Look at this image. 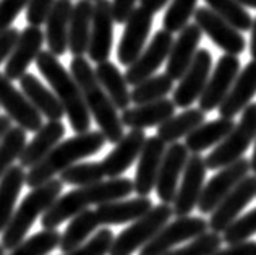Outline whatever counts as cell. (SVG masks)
<instances>
[{
    "label": "cell",
    "mask_w": 256,
    "mask_h": 255,
    "mask_svg": "<svg viewBox=\"0 0 256 255\" xmlns=\"http://www.w3.org/2000/svg\"><path fill=\"white\" fill-rule=\"evenodd\" d=\"M198 0H172L169 9L166 10V15L162 18V28L166 31L180 33L190 22V18L196 12Z\"/></svg>",
    "instance_id": "41"
},
{
    "label": "cell",
    "mask_w": 256,
    "mask_h": 255,
    "mask_svg": "<svg viewBox=\"0 0 256 255\" xmlns=\"http://www.w3.org/2000/svg\"><path fill=\"white\" fill-rule=\"evenodd\" d=\"M70 73L78 83L91 117H94L99 132L106 137L107 143H118L124 138V124L117 107L98 82L91 64L84 57H73L70 62Z\"/></svg>",
    "instance_id": "2"
},
{
    "label": "cell",
    "mask_w": 256,
    "mask_h": 255,
    "mask_svg": "<svg viewBox=\"0 0 256 255\" xmlns=\"http://www.w3.org/2000/svg\"><path fill=\"white\" fill-rule=\"evenodd\" d=\"M92 12L94 4L91 0H78L73 5L68 28V51L73 54V57H84V54H88Z\"/></svg>",
    "instance_id": "30"
},
{
    "label": "cell",
    "mask_w": 256,
    "mask_h": 255,
    "mask_svg": "<svg viewBox=\"0 0 256 255\" xmlns=\"http://www.w3.org/2000/svg\"><path fill=\"white\" fill-rule=\"evenodd\" d=\"M250 172V159L242 158L237 163L219 169L218 174L204 184L203 193H201L198 210L201 214H211L218 205L244 180Z\"/></svg>",
    "instance_id": "10"
},
{
    "label": "cell",
    "mask_w": 256,
    "mask_h": 255,
    "mask_svg": "<svg viewBox=\"0 0 256 255\" xmlns=\"http://www.w3.org/2000/svg\"><path fill=\"white\" fill-rule=\"evenodd\" d=\"M56 2L57 0H30L28 7H26V22H28V26L41 28L42 25H46L47 17L52 12Z\"/></svg>",
    "instance_id": "45"
},
{
    "label": "cell",
    "mask_w": 256,
    "mask_h": 255,
    "mask_svg": "<svg viewBox=\"0 0 256 255\" xmlns=\"http://www.w3.org/2000/svg\"><path fill=\"white\" fill-rule=\"evenodd\" d=\"M151 208H152V202L150 197L125 198V200H117V202L99 205L94 210V216H96L98 226L126 224L144 216Z\"/></svg>",
    "instance_id": "24"
},
{
    "label": "cell",
    "mask_w": 256,
    "mask_h": 255,
    "mask_svg": "<svg viewBox=\"0 0 256 255\" xmlns=\"http://www.w3.org/2000/svg\"><path fill=\"white\" fill-rule=\"evenodd\" d=\"M26 132L20 127H12L0 142V179L8 172L13 163L20 159L26 146Z\"/></svg>",
    "instance_id": "39"
},
{
    "label": "cell",
    "mask_w": 256,
    "mask_h": 255,
    "mask_svg": "<svg viewBox=\"0 0 256 255\" xmlns=\"http://www.w3.org/2000/svg\"><path fill=\"white\" fill-rule=\"evenodd\" d=\"M206 161L201 154H190L186 161L184 176H182L177 197L172 203L174 214L177 218L192 216V211L198 208L201 193L206 180Z\"/></svg>",
    "instance_id": "9"
},
{
    "label": "cell",
    "mask_w": 256,
    "mask_h": 255,
    "mask_svg": "<svg viewBox=\"0 0 256 255\" xmlns=\"http://www.w3.org/2000/svg\"><path fill=\"white\" fill-rule=\"evenodd\" d=\"M203 31L194 23L186 25L184 30L178 33V38L174 39L172 49L166 64V73L174 82L180 80L185 75V72L190 69L194 56L198 52V46L201 43Z\"/></svg>",
    "instance_id": "23"
},
{
    "label": "cell",
    "mask_w": 256,
    "mask_h": 255,
    "mask_svg": "<svg viewBox=\"0 0 256 255\" xmlns=\"http://www.w3.org/2000/svg\"><path fill=\"white\" fill-rule=\"evenodd\" d=\"M94 73L102 90L117 107V111H126L132 104V91L128 90L125 75L118 70V67L107 60V62L98 64Z\"/></svg>",
    "instance_id": "31"
},
{
    "label": "cell",
    "mask_w": 256,
    "mask_h": 255,
    "mask_svg": "<svg viewBox=\"0 0 256 255\" xmlns=\"http://www.w3.org/2000/svg\"><path fill=\"white\" fill-rule=\"evenodd\" d=\"M188 158H190V151L182 143H174L166 150L159 176H158L156 189H154L160 200V203H166V205L174 203Z\"/></svg>",
    "instance_id": "20"
},
{
    "label": "cell",
    "mask_w": 256,
    "mask_h": 255,
    "mask_svg": "<svg viewBox=\"0 0 256 255\" xmlns=\"http://www.w3.org/2000/svg\"><path fill=\"white\" fill-rule=\"evenodd\" d=\"M212 56L208 49H198L190 69L178 80V86L174 90L172 101L177 107L190 109L194 101H200L201 95L211 77Z\"/></svg>",
    "instance_id": "11"
},
{
    "label": "cell",
    "mask_w": 256,
    "mask_h": 255,
    "mask_svg": "<svg viewBox=\"0 0 256 255\" xmlns=\"http://www.w3.org/2000/svg\"><path fill=\"white\" fill-rule=\"evenodd\" d=\"M96 216H94V210H84L75 218L68 221V226L65 227V231L60 239L58 249L64 253H68L72 250L78 249L80 245H83L86 240L92 237V234L98 232Z\"/></svg>",
    "instance_id": "35"
},
{
    "label": "cell",
    "mask_w": 256,
    "mask_h": 255,
    "mask_svg": "<svg viewBox=\"0 0 256 255\" xmlns=\"http://www.w3.org/2000/svg\"><path fill=\"white\" fill-rule=\"evenodd\" d=\"M256 95V60L245 65L234 82L224 103L219 106V114L224 119H234L237 114L244 112L252 104Z\"/></svg>",
    "instance_id": "25"
},
{
    "label": "cell",
    "mask_w": 256,
    "mask_h": 255,
    "mask_svg": "<svg viewBox=\"0 0 256 255\" xmlns=\"http://www.w3.org/2000/svg\"><path fill=\"white\" fill-rule=\"evenodd\" d=\"M144 130H130L125 133L124 138L114 146V150L100 161L106 177L117 179L133 166V163L140 158V153L146 143Z\"/></svg>",
    "instance_id": "22"
},
{
    "label": "cell",
    "mask_w": 256,
    "mask_h": 255,
    "mask_svg": "<svg viewBox=\"0 0 256 255\" xmlns=\"http://www.w3.org/2000/svg\"><path fill=\"white\" fill-rule=\"evenodd\" d=\"M72 0H57L46 22V43L49 52L56 57L64 56L68 51V28L73 12Z\"/></svg>",
    "instance_id": "28"
},
{
    "label": "cell",
    "mask_w": 256,
    "mask_h": 255,
    "mask_svg": "<svg viewBox=\"0 0 256 255\" xmlns=\"http://www.w3.org/2000/svg\"><path fill=\"white\" fill-rule=\"evenodd\" d=\"M107 143L106 137L99 130H90L76 133L75 137L60 142L39 164L26 172V185L30 189L41 187L54 177L60 176L70 166L80 163L82 159L99 153Z\"/></svg>",
    "instance_id": "3"
},
{
    "label": "cell",
    "mask_w": 256,
    "mask_h": 255,
    "mask_svg": "<svg viewBox=\"0 0 256 255\" xmlns=\"http://www.w3.org/2000/svg\"><path fill=\"white\" fill-rule=\"evenodd\" d=\"M62 234L57 229H42L24 239L8 255H49L54 249L60 247Z\"/></svg>",
    "instance_id": "38"
},
{
    "label": "cell",
    "mask_w": 256,
    "mask_h": 255,
    "mask_svg": "<svg viewBox=\"0 0 256 255\" xmlns=\"http://www.w3.org/2000/svg\"><path fill=\"white\" fill-rule=\"evenodd\" d=\"M206 114L198 107H190L184 112L177 114V116L170 117L167 122H164L160 127H158V137L162 140L166 145L178 143L180 138H186L190 133L198 129L201 124H204Z\"/></svg>",
    "instance_id": "34"
},
{
    "label": "cell",
    "mask_w": 256,
    "mask_h": 255,
    "mask_svg": "<svg viewBox=\"0 0 256 255\" xmlns=\"http://www.w3.org/2000/svg\"><path fill=\"white\" fill-rule=\"evenodd\" d=\"M12 120L6 117V116H0V142H2V138L6 135V132L12 129Z\"/></svg>",
    "instance_id": "51"
},
{
    "label": "cell",
    "mask_w": 256,
    "mask_h": 255,
    "mask_svg": "<svg viewBox=\"0 0 256 255\" xmlns=\"http://www.w3.org/2000/svg\"><path fill=\"white\" fill-rule=\"evenodd\" d=\"M253 234H256V208H253L252 211H248L244 216H240L235 223L228 227V229L222 234L226 244H237L248 240V237H252Z\"/></svg>",
    "instance_id": "43"
},
{
    "label": "cell",
    "mask_w": 256,
    "mask_h": 255,
    "mask_svg": "<svg viewBox=\"0 0 256 255\" xmlns=\"http://www.w3.org/2000/svg\"><path fill=\"white\" fill-rule=\"evenodd\" d=\"M91 2H94V4H96V2H98V0H91Z\"/></svg>",
    "instance_id": "56"
},
{
    "label": "cell",
    "mask_w": 256,
    "mask_h": 255,
    "mask_svg": "<svg viewBox=\"0 0 256 255\" xmlns=\"http://www.w3.org/2000/svg\"><path fill=\"white\" fill-rule=\"evenodd\" d=\"M0 255H5V249H4L2 244H0Z\"/></svg>",
    "instance_id": "55"
},
{
    "label": "cell",
    "mask_w": 256,
    "mask_h": 255,
    "mask_svg": "<svg viewBox=\"0 0 256 255\" xmlns=\"http://www.w3.org/2000/svg\"><path fill=\"white\" fill-rule=\"evenodd\" d=\"M252 38H250V54L253 60H256V17L253 18V25H252Z\"/></svg>",
    "instance_id": "52"
},
{
    "label": "cell",
    "mask_w": 256,
    "mask_h": 255,
    "mask_svg": "<svg viewBox=\"0 0 256 255\" xmlns=\"http://www.w3.org/2000/svg\"><path fill=\"white\" fill-rule=\"evenodd\" d=\"M256 197V176H246L228 195L218 205L211 213L208 226L212 232L224 234L235 221L240 218V213L252 203Z\"/></svg>",
    "instance_id": "15"
},
{
    "label": "cell",
    "mask_w": 256,
    "mask_h": 255,
    "mask_svg": "<svg viewBox=\"0 0 256 255\" xmlns=\"http://www.w3.org/2000/svg\"><path fill=\"white\" fill-rule=\"evenodd\" d=\"M46 43V35L41 28L28 26L20 31L18 41L13 48L8 60L5 62V77L8 80H20L26 75L30 65L36 62L39 54L42 52V46Z\"/></svg>",
    "instance_id": "18"
},
{
    "label": "cell",
    "mask_w": 256,
    "mask_h": 255,
    "mask_svg": "<svg viewBox=\"0 0 256 255\" xmlns=\"http://www.w3.org/2000/svg\"><path fill=\"white\" fill-rule=\"evenodd\" d=\"M242 7H250V9H256V0H237Z\"/></svg>",
    "instance_id": "53"
},
{
    "label": "cell",
    "mask_w": 256,
    "mask_h": 255,
    "mask_svg": "<svg viewBox=\"0 0 256 255\" xmlns=\"http://www.w3.org/2000/svg\"><path fill=\"white\" fill-rule=\"evenodd\" d=\"M0 107L12 122H15L16 127L24 132H38L44 125L41 114L34 109L23 91L16 90L12 80L6 78L2 72H0Z\"/></svg>",
    "instance_id": "13"
},
{
    "label": "cell",
    "mask_w": 256,
    "mask_h": 255,
    "mask_svg": "<svg viewBox=\"0 0 256 255\" xmlns=\"http://www.w3.org/2000/svg\"><path fill=\"white\" fill-rule=\"evenodd\" d=\"M65 135V125L62 120H52L46 122L41 129L36 132L34 138L30 143H26L24 150L20 156L18 163L23 169H31L49 154L56 146L60 143V140Z\"/></svg>",
    "instance_id": "26"
},
{
    "label": "cell",
    "mask_w": 256,
    "mask_h": 255,
    "mask_svg": "<svg viewBox=\"0 0 256 255\" xmlns=\"http://www.w3.org/2000/svg\"><path fill=\"white\" fill-rule=\"evenodd\" d=\"M250 169L254 172V176H256V143H254V150H253V156L250 159Z\"/></svg>",
    "instance_id": "54"
},
{
    "label": "cell",
    "mask_w": 256,
    "mask_h": 255,
    "mask_svg": "<svg viewBox=\"0 0 256 255\" xmlns=\"http://www.w3.org/2000/svg\"><path fill=\"white\" fill-rule=\"evenodd\" d=\"M151 28L152 15L143 10L141 7H136L130 18L126 20L122 39H120L117 48V59L120 64L130 67L141 56V52L146 48Z\"/></svg>",
    "instance_id": "17"
},
{
    "label": "cell",
    "mask_w": 256,
    "mask_h": 255,
    "mask_svg": "<svg viewBox=\"0 0 256 255\" xmlns=\"http://www.w3.org/2000/svg\"><path fill=\"white\" fill-rule=\"evenodd\" d=\"M36 67L62 104L72 129L76 133L90 132L91 114L86 107L82 90L72 73L60 64L58 57L49 51H42L36 59Z\"/></svg>",
    "instance_id": "4"
},
{
    "label": "cell",
    "mask_w": 256,
    "mask_h": 255,
    "mask_svg": "<svg viewBox=\"0 0 256 255\" xmlns=\"http://www.w3.org/2000/svg\"><path fill=\"white\" fill-rule=\"evenodd\" d=\"M26 184V172L22 166H13L0 179V234H2L15 213L16 200Z\"/></svg>",
    "instance_id": "33"
},
{
    "label": "cell",
    "mask_w": 256,
    "mask_h": 255,
    "mask_svg": "<svg viewBox=\"0 0 256 255\" xmlns=\"http://www.w3.org/2000/svg\"><path fill=\"white\" fill-rule=\"evenodd\" d=\"M214 255H256V242L244 240V242L230 244L227 249H219Z\"/></svg>",
    "instance_id": "49"
},
{
    "label": "cell",
    "mask_w": 256,
    "mask_h": 255,
    "mask_svg": "<svg viewBox=\"0 0 256 255\" xmlns=\"http://www.w3.org/2000/svg\"><path fill=\"white\" fill-rule=\"evenodd\" d=\"M138 0H112V15L114 22L118 25H125L126 20L136 9Z\"/></svg>",
    "instance_id": "47"
},
{
    "label": "cell",
    "mask_w": 256,
    "mask_h": 255,
    "mask_svg": "<svg viewBox=\"0 0 256 255\" xmlns=\"http://www.w3.org/2000/svg\"><path fill=\"white\" fill-rule=\"evenodd\" d=\"M64 182L60 179H52L41 187L31 189V192L23 198L22 205L13 213L6 229L2 232V244L5 250H13L23 242L26 234L34 224V221L62 197Z\"/></svg>",
    "instance_id": "5"
},
{
    "label": "cell",
    "mask_w": 256,
    "mask_h": 255,
    "mask_svg": "<svg viewBox=\"0 0 256 255\" xmlns=\"http://www.w3.org/2000/svg\"><path fill=\"white\" fill-rule=\"evenodd\" d=\"M167 4H169V0H140L141 9L146 10L148 13H151V15L160 12Z\"/></svg>",
    "instance_id": "50"
},
{
    "label": "cell",
    "mask_w": 256,
    "mask_h": 255,
    "mask_svg": "<svg viewBox=\"0 0 256 255\" xmlns=\"http://www.w3.org/2000/svg\"><path fill=\"white\" fill-rule=\"evenodd\" d=\"M194 25L211 39V41L228 56H240L246 48L244 35L228 25L226 20L216 15L208 7H198L194 12Z\"/></svg>",
    "instance_id": "14"
},
{
    "label": "cell",
    "mask_w": 256,
    "mask_h": 255,
    "mask_svg": "<svg viewBox=\"0 0 256 255\" xmlns=\"http://www.w3.org/2000/svg\"><path fill=\"white\" fill-rule=\"evenodd\" d=\"M172 216V205L160 203L152 206L144 216L133 221L114 239L109 255H133L136 250H141L166 224H169Z\"/></svg>",
    "instance_id": "7"
},
{
    "label": "cell",
    "mask_w": 256,
    "mask_h": 255,
    "mask_svg": "<svg viewBox=\"0 0 256 255\" xmlns=\"http://www.w3.org/2000/svg\"><path fill=\"white\" fill-rule=\"evenodd\" d=\"M134 192L133 180L128 177L107 179L99 184L78 187L75 190L64 193L41 218L42 229H57V227L75 218L91 205H104L117 200H125Z\"/></svg>",
    "instance_id": "1"
},
{
    "label": "cell",
    "mask_w": 256,
    "mask_h": 255,
    "mask_svg": "<svg viewBox=\"0 0 256 255\" xmlns=\"http://www.w3.org/2000/svg\"><path fill=\"white\" fill-rule=\"evenodd\" d=\"M222 244H224V239L220 234L208 231L196 239L190 240V244L174 249L166 255H214L220 249Z\"/></svg>",
    "instance_id": "42"
},
{
    "label": "cell",
    "mask_w": 256,
    "mask_h": 255,
    "mask_svg": "<svg viewBox=\"0 0 256 255\" xmlns=\"http://www.w3.org/2000/svg\"><path fill=\"white\" fill-rule=\"evenodd\" d=\"M172 90H174V80L167 73L154 75L144 80V82H141L140 85L133 86L132 103L136 106L156 103L160 101V99H166Z\"/></svg>",
    "instance_id": "36"
},
{
    "label": "cell",
    "mask_w": 256,
    "mask_h": 255,
    "mask_svg": "<svg viewBox=\"0 0 256 255\" xmlns=\"http://www.w3.org/2000/svg\"><path fill=\"white\" fill-rule=\"evenodd\" d=\"M114 23L116 22L112 15V2L98 0L94 4L90 48H88V57L92 62L102 64L109 60L114 44Z\"/></svg>",
    "instance_id": "19"
},
{
    "label": "cell",
    "mask_w": 256,
    "mask_h": 255,
    "mask_svg": "<svg viewBox=\"0 0 256 255\" xmlns=\"http://www.w3.org/2000/svg\"><path fill=\"white\" fill-rule=\"evenodd\" d=\"M30 0H0V35L12 28V23L28 7Z\"/></svg>",
    "instance_id": "46"
},
{
    "label": "cell",
    "mask_w": 256,
    "mask_h": 255,
    "mask_svg": "<svg viewBox=\"0 0 256 255\" xmlns=\"http://www.w3.org/2000/svg\"><path fill=\"white\" fill-rule=\"evenodd\" d=\"M106 177L102 164L91 161V163H76L70 166L68 169H65L60 174V180L64 184L76 185V187H88L102 182Z\"/></svg>",
    "instance_id": "40"
},
{
    "label": "cell",
    "mask_w": 256,
    "mask_h": 255,
    "mask_svg": "<svg viewBox=\"0 0 256 255\" xmlns=\"http://www.w3.org/2000/svg\"><path fill=\"white\" fill-rule=\"evenodd\" d=\"M174 44V36L169 31L159 30L152 36L151 43L146 46L141 56L128 67L125 72V80L128 85L136 86L144 80L154 77V73L159 70V67L167 62L169 54Z\"/></svg>",
    "instance_id": "12"
},
{
    "label": "cell",
    "mask_w": 256,
    "mask_h": 255,
    "mask_svg": "<svg viewBox=\"0 0 256 255\" xmlns=\"http://www.w3.org/2000/svg\"><path fill=\"white\" fill-rule=\"evenodd\" d=\"M175 106L172 99H160L156 103L141 104L128 107L120 114L124 127H130L132 130H144L150 127H160L170 117L175 116Z\"/></svg>",
    "instance_id": "27"
},
{
    "label": "cell",
    "mask_w": 256,
    "mask_h": 255,
    "mask_svg": "<svg viewBox=\"0 0 256 255\" xmlns=\"http://www.w3.org/2000/svg\"><path fill=\"white\" fill-rule=\"evenodd\" d=\"M204 2L208 4V9L212 10L222 20H226L228 25H232L240 33L252 30L253 17L237 0H204Z\"/></svg>",
    "instance_id": "37"
},
{
    "label": "cell",
    "mask_w": 256,
    "mask_h": 255,
    "mask_svg": "<svg viewBox=\"0 0 256 255\" xmlns=\"http://www.w3.org/2000/svg\"><path fill=\"white\" fill-rule=\"evenodd\" d=\"M166 150V143L158 135L146 138V143L140 153L136 172H134L133 179V189L134 193H138V197H148L156 189Z\"/></svg>",
    "instance_id": "21"
},
{
    "label": "cell",
    "mask_w": 256,
    "mask_h": 255,
    "mask_svg": "<svg viewBox=\"0 0 256 255\" xmlns=\"http://www.w3.org/2000/svg\"><path fill=\"white\" fill-rule=\"evenodd\" d=\"M240 73V60L235 56H222L218 60V65L212 70L208 85L200 98V109L206 112H211L214 109H219V106L224 103L228 91H230L234 82L237 80Z\"/></svg>",
    "instance_id": "16"
},
{
    "label": "cell",
    "mask_w": 256,
    "mask_h": 255,
    "mask_svg": "<svg viewBox=\"0 0 256 255\" xmlns=\"http://www.w3.org/2000/svg\"><path fill=\"white\" fill-rule=\"evenodd\" d=\"M20 88L23 95L30 99V103L34 106V109L47 119V122L52 120H62L65 116V111L54 91L46 88L42 82L36 75L26 73L24 77L20 78Z\"/></svg>",
    "instance_id": "29"
},
{
    "label": "cell",
    "mask_w": 256,
    "mask_h": 255,
    "mask_svg": "<svg viewBox=\"0 0 256 255\" xmlns=\"http://www.w3.org/2000/svg\"><path fill=\"white\" fill-rule=\"evenodd\" d=\"M210 226L208 221L201 216H184L177 218L172 223L166 224L138 255H166L174 250L178 244H184L186 240L196 239L201 234L208 232Z\"/></svg>",
    "instance_id": "8"
},
{
    "label": "cell",
    "mask_w": 256,
    "mask_h": 255,
    "mask_svg": "<svg viewBox=\"0 0 256 255\" xmlns=\"http://www.w3.org/2000/svg\"><path fill=\"white\" fill-rule=\"evenodd\" d=\"M18 36H20V31L16 28H10L0 35V65L8 60L10 54L18 41Z\"/></svg>",
    "instance_id": "48"
},
{
    "label": "cell",
    "mask_w": 256,
    "mask_h": 255,
    "mask_svg": "<svg viewBox=\"0 0 256 255\" xmlns=\"http://www.w3.org/2000/svg\"><path fill=\"white\" fill-rule=\"evenodd\" d=\"M114 239L116 237H114V232L110 229H100L78 249L64 255H109Z\"/></svg>",
    "instance_id": "44"
},
{
    "label": "cell",
    "mask_w": 256,
    "mask_h": 255,
    "mask_svg": "<svg viewBox=\"0 0 256 255\" xmlns=\"http://www.w3.org/2000/svg\"><path fill=\"white\" fill-rule=\"evenodd\" d=\"M256 138V103H252L242 112V119L232 132L204 158L208 169H224L245 158V151Z\"/></svg>",
    "instance_id": "6"
},
{
    "label": "cell",
    "mask_w": 256,
    "mask_h": 255,
    "mask_svg": "<svg viewBox=\"0 0 256 255\" xmlns=\"http://www.w3.org/2000/svg\"><path fill=\"white\" fill-rule=\"evenodd\" d=\"M235 127L234 119L219 117L211 122L201 124L198 129H194L185 140L186 150L192 154H200L211 146H218Z\"/></svg>",
    "instance_id": "32"
}]
</instances>
